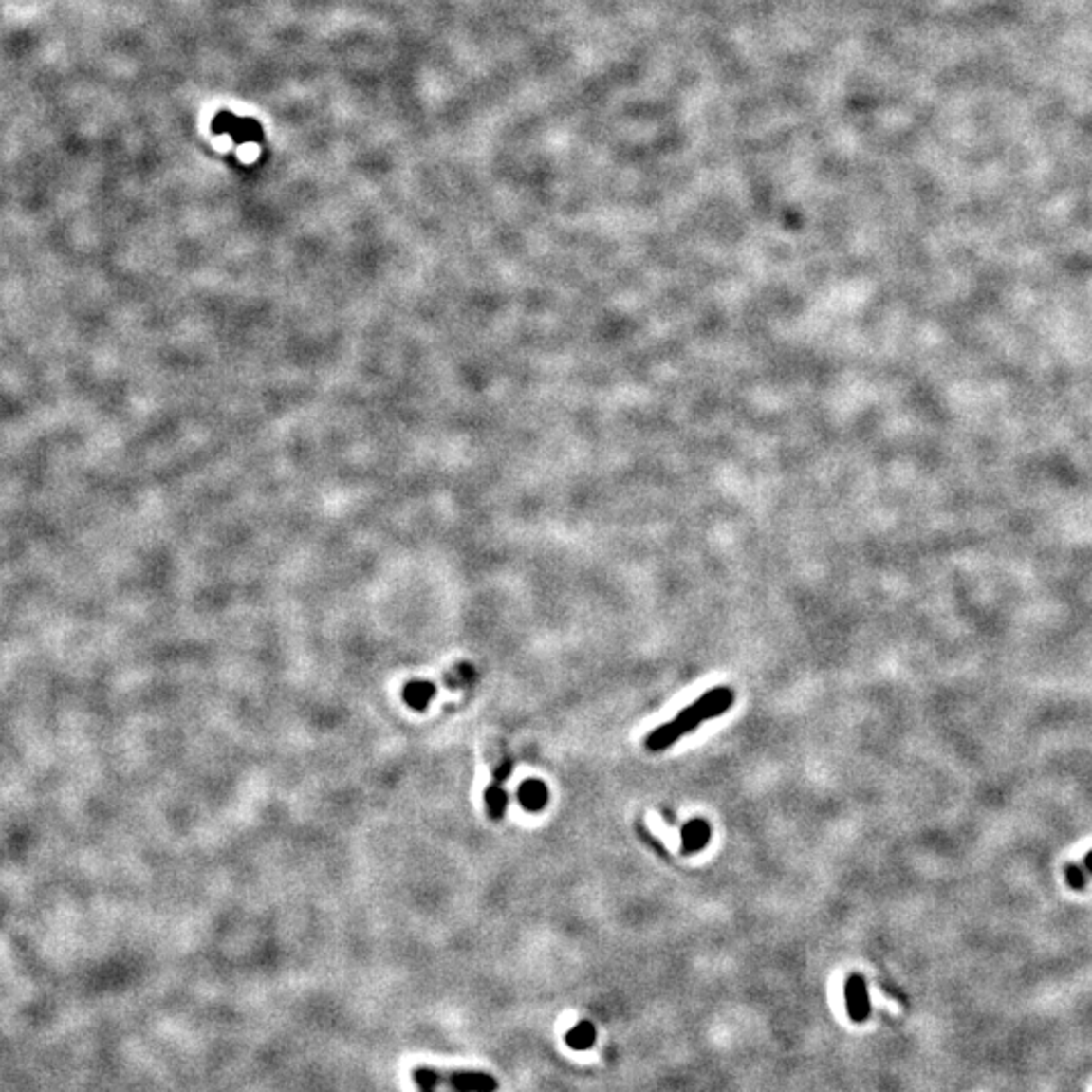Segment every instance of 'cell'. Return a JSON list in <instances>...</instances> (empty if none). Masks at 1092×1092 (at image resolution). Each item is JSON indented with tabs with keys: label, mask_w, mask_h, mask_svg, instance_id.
<instances>
[{
	"label": "cell",
	"mask_w": 1092,
	"mask_h": 1092,
	"mask_svg": "<svg viewBox=\"0 0 1092 1092\" xmlns=\"http://www.w3.org/2000/svg\"><path fill=\"white\" fill-rule=\"evenodd\" d=\"M1064 874H1066V884H1068L1072 890H1079V892H1081V890H1084V888L1088 886V880H1090V879L1083 872L1081 866L1068 864V866L1064 868Z\"/></svg>",
	"instance_id": "12"
},
{
	"label": "cell",
	"mask_w": 1092,
	"mask_h": 1092,
	"mask_svg": "<svg viewBox=\"0 0 1092 1092\" xmlns=\"http://www.w3.org/2000/svg\"><path fill=\"white\" fill-rule=\"evenodd\" d=\"M711 842V825L704 820H692L682 827V852L696 854Z\"/></svg>",
	"instance_id": "5"
},
{
	"label": "cell",
	"mask_w": 1092,
	"mask_h": 1092,
	"mask_svg": "<svg viewBox=\"0 0 1092 1092\" xmlns=\"http://www.w3.org/2000/svg\"><path fill=\"white\" fill-rule=\"evenodd\" d=\"M518 802L527 811H541L548 804V789L543 781L528 779L518 789Z\"/></svg>",
	"instance_id": "6"
},
{
	"label": "cell",
	"mask_w": 1092,
	"mask_h": 1092,
	"mask_svg": "<svg viewBox=\"0 0 1092 1092\" xmlns=\"http://www.w3.org/2000/svg\"><path fill=\"white\" fill-rule=\"evenodd\" d=\"M213 130L217 134H231L235 142H255L261 138V128L255 120L235 118L229 112L217 114L213 120Z\"/></svg>",
	"instance_id": "3"
},
{
	"label": "cell",
	"mask_w": 1092,
	"mask_h": 1092,
	"mask_svg": "<svg viewBox=\"0 0 1092 1092\" xmlns=\"http://www.w3.org/2000/svg\"><path fill=\"white\" fill-rule=\"evenodd\" d=\"M475 680V670L468 661L464 664H457L455 668H452L445 676V682H448L452 688H466Z\"/></svg>",
	"instance_id": "11"
},
{
	"label": "cell",
	"mask_w": 1092,
	"mask_h": 1092,
	"mask_svg": "<svg viewBox=\"0 0 1092 1092\" xmlns=\"http://www.w3.org/2000/svg\"><path fill=\"white\" fill-rule=\"evenodd\" d=\"M413 1081L417 1083V1086L423 1092H434L437 1086H441L443 1083V1074L435 1068H429V1066H419L417 1070H413Z\"/></svg>",
	"instance_id": "10"
},
{
	"label": "cell",
	"mask_w": 1092,
	"mask_h": 1092,
	"mask_svg": "<svg viewBox=\"0 0 1092 1092\" xmlns=\"http://www.w3.org/2000/svg\"><path fill=\"white\" fill-rule=\"evenodd\" d=\"M512 773V761H502L496 768H494V783H502L510 777Z\"/></svg>",
	"instance_id": "13"
},
{
	"label": "cell",
	"mask_w": 1092,
	"mask_h": 1092,
	"mask_svg": "<svg viewBox=\"0 0 1092 1092\" xmlns=\"http://www.w3.org/2000/svg\"><path fill=\"white\" fill-rule=\"evenodd\" d=\"M843 995H845V1009H848V1016L852 1022L856 1024H862L870 1018V995H868V988H866V981L862 975H850L845 979V988H843Z\"/></svg>",
	"instance_id": "2"
},
{
	"label": "cell",
	"mask_w": 1092,
	"mask_h": 1092,
	"mask_svg": "<svg viewBox=\"0 0 1092 1092\" xmlns=\"http://www.w3.org/2000/svg\"><path fill=\"white\" fill-rule=\"evenodd\" d=\"M732 702L734 694L729 688H714L711 692H706L704 696H700L694 704H690L688 709H684L678 716H676V720L666 722V725H661L659 729L650 732L648 738H645V747L656 752L672 747L678 738L694 731L700 722L725 714L732 706Z\"/></svg>",
	"instance_id": "1"
},
{
	"label": "cell",
	"mask_w": 1092,
	"mask_h": 1092,
	"mask_svg": "<svg viewBox=\"0 0 1092 1092\" xmlns=\"http://www.w3.org/2000/svg\"><path fill=\"white\" fill-rule=\"evenodd\" d=\"M1081 868H1083V872L1088 876V879H1092V850H1090V852H1086V856H1084V860H1083Z\"/></svg>",
	"instance_id": "14"
},
{
	"label": "cell",
	"mask_w": 1092,
	"mask_h": 1092,
	"mask_svg": "<svg viewBox=\"0 0 1092 1092\" xmlns=\"http://www.w3.org/2000/svg\"><path fill=\"white\" fill-rule=\"evenodd\" d=\"M443 1083H448L455 1092H496L498 1081L486 1072H450L443 1074Z\"/></svg>",
	"instance_id": "4"
},
{
	"label": "cell",
	"mask_w": 1092,
	"mask_h": 1092,
	"mask_svg": "<svg viewBox=\"0 0 1092 1092\" xmlns=\"http://www.w3.org/2000/svg\"><path fill=\"white\" fill-rule=\"evenodd\" d=\"M595 1027L591 1022H579L575 1027H571L565 1036V1042L568 1048L573 1050H589L591 1046L595 1044Z\"/></svg>",
	"instance_id": "8"
},
{
	"label": "cell",
	"mask_w": 1092,
	"mask_h": 1092,
	"mask_svg": "<svg viewBox=\"0 0 1092 1092\" xmlns=\"http://www.w3.org/2000/svg\"><path fill=\"white\" fill-rule=\"evenodd\" d=\"M403 696H405V702L411 706V709L425 711L429 702H432L435 696V686L432 682H425V680H415V682L405 686Z\"/></svg>",
	"instance_id": "7"
},
{
	"label": "cell",
	"mask_w": 1092,
	"mask_h": 1092,
	"mask_svg": "<svg viewBox=\"0 0 1092 1092\" xmlns=\"http://www.w3.org/2000/svg\"><path fill=\"white\" fill-rule=\"evenodd\" d=\"M486 807L494 820H500L506 807H509V795H506L500 783H494V786L486 789Z\"/></svg>",
	"instance_id": "9"
}]
</instances>
